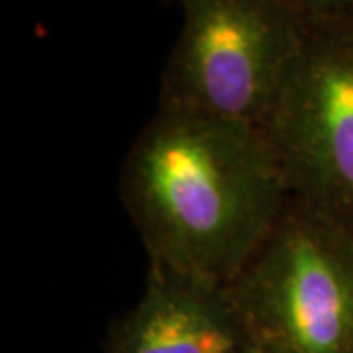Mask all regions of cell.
Segmentation results:
<instances>
[{"mask_svg":"<svg viewBox=\"0 0 353 353\" xmlns=\"http://www.w3.org/2000/svg\"><path fill=\"white\" fill-rule=\"evenodd\" d=\"M120 196L150 265L224 287L290 199L263 128L161 104L128 152Z\"/></svg>","mask_w":353,"mask_h":353,"instance_id":"1","label":"cell"},{"mask_svg":"<svg viewBox=\"0 0 353 353\" xmlns=\"http://www.w3.org/2000/svg\"><path fill=\"white\" fill-rule=\"evenodd\" d=\"M228 290L261 353H353V234L303 202Z\"/></svg>","mask_w":353,"mask_h":353,"instance_id":"2","label":"cell"},{"mask_svg":"<svg viewBox=\"0 0 353 353\" xmlns=\"http://www.w3.org/2000/svg\"><path fill=\"white\" fill-rule=\"evenodd\" d=\"M161 106L263 128L308 34L294 0H179Z\"/></svg>","mask_w":353,"mask_h":353,"instance_id":"3","label":"cell"},{"mask_svg":"<svg viewBox=\"0 0 353 353\" xmlns=\"http://www.w3.org/2000/svg\"><path fill=\"white\" fill-rule=\"evenodd\" d=\"M263 130L290 199L353 234V28H308Z\"/></svg>","mask_w":353,"mask_h":353,"instance_id":"4","label":"cell"},{"mask_svg":"<svg viewBox=\"0 0 353 353\" xmlns=\"http://www.w3.org/2000/svg\"><path fill=\"white\" fill-rule=\"evenodd\" d=\"M248 345L228 287L150 265L143 294L116 322L102 353H241Z\"/></svg>","mask_w":353,"mask_h":353,"instance_id":"5","label":"cell"},{"mask_svg":"<svg viewBox=\"0 0 353 353\" xmlns=\"http://www.w3.org/2000/svg\"><path fill=\"white\" fill-rule=\"evenodd\" d=\"M308 28H353V0H294Z\"/></svg>","mask_w":353,"mask_h":353,"instance_id":"6","label":"cell"},{"mask_svg":"<svg viewBox=\"0 0 353 353\" xmlns=\"http://www.w3.org/2000/svg\"><path fill=\"white\" fill-rule=\"evenodd\" d=\"M241 353H261V352H259V350H257V347L252 343V345H248V347H245Z\"/></svg>","mask_w":353,"mask_h":353,"instance_id":"7","label":"cell"}]
</instances>
